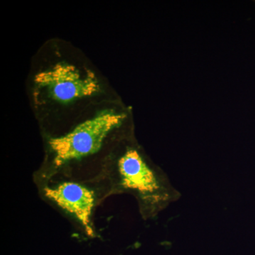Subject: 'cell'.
<instances>
[{
  "label": "cell",
  "mask_w": 255,
  "mask_h": 255,
  "mask_svg": "<svg viewBox=\"0 0 255 255\" xmlns=\"http://www.w3.org/2000/svg\"><path fill=\"white\" fill-rule=\"evenodd\" d=\"M115 179L117 190L135 196L145 219L155 217L181 196L167 174L133 146L119 157Z\"/></svg>",
  "instance_id": "1"
},
{
  "label": "cell",
  "mask_w": 255,
  "mask_h": 255,
  "mask_svg": "<svg viewBox=\"0 0 255 255\" xmlns=\"http://www.w3.org/2000/svg\"><path fill=\"white\" fill-rule=\"evenodd\" d=\"M127 117L124 113L105 111L80 124L66 135L50 139L51 169L47 177L53 175L54 171L65 164L100 150L105 139L124 124Z\"/></svg>",
  "instance_id": "2"
},
{
  "label": "cell",
  "mask_w": 255,
  "mask_h": 255,
  "mask_svg": "<svg viewBox=\"0 0 255 255\" xmlns=\"http://www.w3.org/2000/svg\"><path fill=\"white\" fill-rule=\"evenodd\" d=\"M35 83L52 100L68 102L95 95L100 85L93 73L83 74L76 67L58 63L36 75Z\"/></svg>",
  "instance_id": "3"
},
{
  "label": "cell",
  "mask_w": 255,
  "mask_h": 255,
  "mask_svg": "<svg viewBox=\"0 0 255 255\" xmlns=\"http://www.w3.org/2000/svg\"><path fill=\"white\" fill-rule=\"evenodd\" d=\"M43 192L48 200L76 220L87 236H95L92 214L96 198L92 189L79 183L63 182L47 186Z\"/></svg>",
  "instance_id": "4"
}]
</instances>
